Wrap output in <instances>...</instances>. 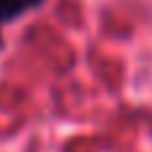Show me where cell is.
Returning a JSON list of instances; mask_svg holds the SVG:
<instances>
[{
	"mask_svg": "<svg viewBox=\"0 0 152 152\" xmlns=\"http://www.w3.org/2000/svg\"><path fill=\"white\" fill-rule=\"evenodd\" d=\"M45 0H0V48H3V27L21 19L24 13L40 8Z\"/></svg>",
	"mask_w": 152,
	"mask_h": 152,
	"instance_id": "obj_1",
	"label": "cell"
}]
</instances>
